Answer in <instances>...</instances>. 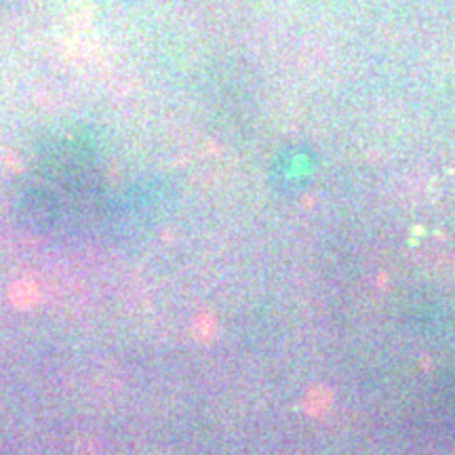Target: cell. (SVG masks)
Segmentation results:
<instances>
[{
  "mask_svg": "<svg viewBox=\"0 0 455 455\" xmlns=\"http://www.w3.org/2000/svg\"><path fill=\"white\" fill-rule=\"evenodd\" d=\"M7 299H9L11 308H15V310H20V312L34 310L38 304H41L43 289H41V284L36 283V278L21 276L9 287Z\"/></svg>",
  "mask_w": 455,
  "mask_h": 455,
  "instance_id": "1",
  "label": "cell"
}]
</instances>
